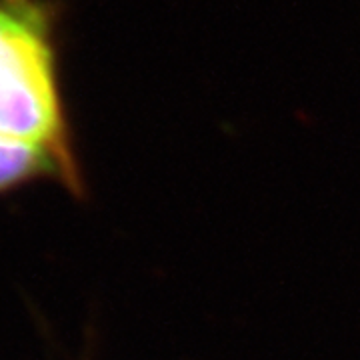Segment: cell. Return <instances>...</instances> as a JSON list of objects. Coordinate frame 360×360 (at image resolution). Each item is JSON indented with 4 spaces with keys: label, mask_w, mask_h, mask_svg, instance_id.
Masks as SVG:
<instances>
[{
    "label": "cell",
    "mask_w": 360,
    "mask_h": 360,
    "mask_svg": "<svg viewBox=\"0 0 360 360\" xmlns=\"http://www.w3.org/2000/svg\"><path fill=\"white\" fill-rule=\"evenodd\" d=\"M60 4L0 0V148H34L58 162L65 191L86 198L60 72Z\"/></svg>",
    "instance_id": "1"
}]
</instances>
